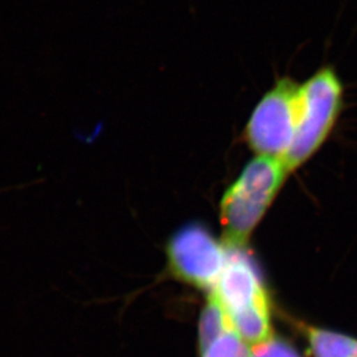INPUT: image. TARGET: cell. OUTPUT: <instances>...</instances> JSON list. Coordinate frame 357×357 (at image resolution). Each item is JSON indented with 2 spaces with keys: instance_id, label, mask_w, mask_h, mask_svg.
Here are the masks:
<instances>
[{
  "instance_id": "cell-3",
  "label": "cell",
  "mask_w": 357,
  "mask_h": 357,
  "mask_svg": "<svg viewBox=\"0 0 357 357\" xmlns=\"http://www.w3.org/2000/svg\"><path fill=\"white\" fill-rule=\"evenodd\" d=\"M302 84L289 77L275 83L248 120L245 137L258 155L283 160L291 148L302 112Z\"/></svg>"
},
{
  "instance_id": "cell-1",
  "label": "cell",
  "mask_w": 357,
  "mask_h": 357,
  "mask_svg": "<svg viewBox=\"0 0 357 357\" xmlns=\"http://www.w3.org/2000/svg\"><path fill=\"white\" fill-rule=\"evenodd\" d=\"M288 174L283 160L274 157L258 155L248 162L220 201V223L227 248L244 250Z\"/></svg>"
},
{
  "instance_id": "cell-7",
  "label": "cell",
  "mask_w": 357,
  "mask_h": 357,
  "mask_svg": "<svg viewBox=\"0 0 357 357\" xmlns=\"http://www.w3.org/2000/svg\"><path fill=\"white\" fill-rule=\"evenodd\" d=\"M313 357H357V339L333 331L306 327Z\"/></svg>"
},
{
  "instance_id": "cell-6",
  "label": "cell",
  "mask_w": 357,
  "mask_h": 357,
  "mask_svg": "<svg viewBox=\"0 0 357 357\" xmlns=\"http://www.w3.org/2000/svg\"><path fill=\"white\" fill-rule=\"evenodd\" d=\"M227 314L232 330L246 344H261L271 337L269 299Z\"/></svg>"
},
{
  "instance_id": "cell-2",
  "label": "cell",
  "mask_w": 357,
  "mask_h": 357,
  "mask_svg": "<svg viewBox=\"0 0 357 357\" xmlns=\"http://www.w3.org/2000/svg\"><path fill=\"white\" fill-rule=\"evenodd\" d=\"M302 112L291 148L283 158L289 173L312 158L330 138L344 105V85L333 66H321L302 84Z\"/></svg>"
},
{
  "instance_id": "cell-10",
  "label": "cell",
  "mask_w": 357,
  "mask_h": 357,
  "mask_svg": "<svg viewBox=\"0 0 357 357\" xmlns=\"http://www.w3.org/2000/svg\"><path fill=\"white\" fill-rule=\"evenodd\" d=\"M251 357H302L295 348L278 337H271L251 349Z\"/></svg>"
},
{
  "instance_id": "cell-8",
  "label": "cell",
  "mask_w": 357,
  "mask_h": 357,
  "mask_svg": "<svg viewBox=\"0 0 357 357\" xmlns=\"http://www.w3.org/2000/svg\"><path fill=\"white\" fill-rule=\"evenodd\" d=\"M232 330L229 314L216 294L211 290L203 309L199 325V346L201 355L210 347L213 341Z\"/></svg>"
},
{
  "instance_id": "cell-4",
  "label": "cell",
  "mask_w": 357,
  "mask_h": 357,
  "mask_svg": "<svg viewBox=\"0 0 357 357\" xmlns=\"http://www.w3.org/2000/svg\"><path fill=\"white\" fill-rule=\"evenodd\" d=\"M166 255L169 271L196 288L213 290L227 265V250L204 225L188 224L169 239Z\"/></svg>"
},
{
  "instance_id": "cell-9",
  "label": "cell",
  "mask_w": 357,
  "mask_h": 357,
  "mask_svg": "<svg viewBox=\"0 0 357 357\" xmlns=\"http://www.w3.org/2000/svg\"><path fill=\"white\" fill-rule=\"evenodd\" d=\"M202 357H251V349L234 330H229L210 344Z\"/></svg>"
},
{
  "instance_id": "cell-5",
  "label": "cell",
  "mask_w": 357,
  "mask_h": 357,
  "mask_svg": "<svg viewBox=\"0 0 357 357\" xmlns=\"http://www.w3.org/2000/svg\"><path fill=\"white\" fill-rule=\"evenodd\" d=\"M227 250V265L213 289L227 312L246 309L269 299L255 261L243 250Z\"/></svg>"
}]
</instances>
